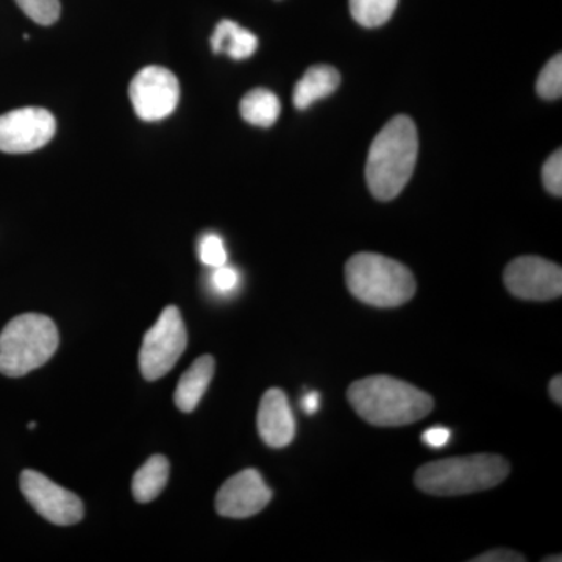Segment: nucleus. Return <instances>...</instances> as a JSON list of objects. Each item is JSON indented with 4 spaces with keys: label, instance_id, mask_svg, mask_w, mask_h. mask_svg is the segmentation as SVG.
Here are the masks:
<instances>
[{
    "label": "nucleus",
    "instance_id": "f257e3e1",
    "mask_svg": "<svg viewBox=\"0 0 562 562\" xmlns=\"http://www.w3.org/2000/svg\"><path fill=\"white\" fill-rule=\"evenodd\" d=\"M419 154V138L412 117L395 116L373 139L366 165V180L373 198H397L412 179Z\"/></svg>",
    "mask_w": 562,
    "mask_h": 562
},
{
    "label": "nucleus",
    "instance_id": "f03ea898",
    "mask_svg": "<svg viewBox=\"0 0 562 562\" xmlns=\"http://www.w3.org/2000/svg\"><path fill=\"white\" fill-rule=\"evenodd\" d=\"M347 398L355 412L375 427L416 424L435 406L427 392L387 375L366 376L351 383Z\"/></svg>",
    "mask_w": 562,
    "mask_h": 562
},
{
    "label": "nucleus",
    "instance_id": "7ed1b4c3",
    "mask_svg": "<svg viewBox=\"0 0 562 562\" xmlns=\"http://www.w3.org/2000/svg\"><path fill=\"white\" fill-rule=\"evenodd\" d=\"M509 471V462L501 454H469L422 465L414 483L425 494L454 497L492 490L505 482Z\"/></svg>",
    "mask_w": 562,
    "mask_h": 562
},
{
    "label": "nucleus",
    "instance_id": "20e7f679",
    "mask_svg": "<svg viewBox=\"0 0 562 562\" xmlns=\"http://www.w3.org/2000/svg\"><path fill=\"white\" fill-rule=\"evenodd\" d=\"M346 283L355 299L376 308H395L412 301L417 288L406 266L369 251L347 261Z\"/></svg>",
    "mask_w": 562,
    "mask_h": 562
},
{
    "label": "nucleus",
    "instance_id": "39448f33",
    "mask_svg": "<svg viewBox=\"0 0 562 562\" xmlns=\"http://www.w3.org/2000/svg\"><path fill=\"white\" fill-rule=\"evenodd\" d=\"M60 344L57 325L43 314L13 317L0 333V373L20 379L54 357Z\"/></svg>",
    "mask_w": 562,
    "mask_h": 562
},
{
    "label": "nucleus",
    "instance_id": "423d86ee",
    "mask_svg": "<svg viewBox=\"0 0 562 562\" xmlns=\"http://www.w3.org/2000/svg\"><path fill=\"white\" fill-rule=\"evenodd\" d=\"M188 346V333L177 306H166L160 319L146 333L139 350V368L147 382L171 372Z\"/></svg>",
    "mask_w": 562,
    "mask_h": 562
},
{
    "label": "nucleus",
    "instance_id": "0eeeda50",
    "mask_svg": "<svg viewBox=\"0 0 562 562\" xmlns=\"http://www.w3.org/2000/svg\"><path fill=\"white\" fill-rule=\"evenodd\" d=\"M128 94L139 120L161 121L171 116L179 105V79L161 66H147L133 77Z\"/></svg>",
    "mask_w": 562,
    "mask_h": 562
},
{
    "label": "nucleus",
    "instance_id": "6e6552de",
    "mask_svg": "<svg viewBox=\"0 0 562 562\" xmlns=\"http://www.w3.org/2000/svg\"><path fill=\"white\" fill-rule=\"evenodd\" d=\"M20 486L33 509L49 522L68 527L83 519L85 508L80 498L43 473L27 469L21 473Z\"/></svg>",
    "mask_w": 562,
    "mask_h": 562
},
{
    "label": "nucleus",
    "instance_id": "1a4fd4ad",
    "mask_svg": "<svg viewBox=\"0 0 562 562\" xmlns=\"http://www.w3.org/2000/svg\"><path fill=\"white\" fill-rule=\"evenodd\" d=\"M506 290L522 301L547 302L561 297L562 269L541 257H519L503 273Z\"/></svg>",
    "mask_w": 562,
    "mask_h": 562
},
{
    "label": "nucleus",
    "instance_id": "9d476101",
    "mask_svg": "<svg viewBox=\"0 0 562 562\" xmlns=\"http://www.w3.org/2000/svg\"><path fill=\"white\" fill-rule=\"evenodd\" d=\"M57 132L50 111L25 106L0 116V151L31 154L46 146Z\"/></svg>",
    "mask_w": 562,
    "mask_h": 562
},
{
    "label": "nucleus",
    "instance_id": "9b49d317",
    "mask_svg": "<svg viewBox=\"0 0 562 562\" xmlns=\"http://www.w3.org/2000/svg\"><path fill=\"white\" fill-rule=\"evenodd\" d=\"M271 498V487L261 473L246 469L222 484L216 495V512L228 519H247L262 512Z\"/></svg>",
    "mask_w": 562,
    "mask_h": 562
},
{
    "label": "nucleus",
    "instance_id": "f8f14e48",
    "mask_svg": "<svg viewBox=\"0 0 562 562\" xmlns=\"http://www.w3.org/2000/svg\"><path fill=\"white\" fill-rule=\"evenodd\" d=\"M258 431L266 446L272 449L290 446L294 441L295 419L290 401L283 391L272 387L262 395L258 409Z\"/></svg>",
    "mask_w": 562,
    "mask_h": 562
},
{
    "label": "nucleus",
    "instance_id": "ddd939ff",
    "mask_svg": "<svg viewBox=\"0 0 562 562\" xmlns=\"http://www.w3.org/2000/svg\"><path fill=\"white\" fill-rule=\"evenodd\" d=\"M214 369H216L214 358L211 355H203L181 375L176 390V405L180 412L191 413L198 408L213 380Z\"/></svg>",
    "mask_w": 562,
    "mask_h": 562
},
{
    "label": "nucleus",
    "instance_id": "4468645a",
    "mask_svg": "<svg viewBox=\"0 0 562 562\" xmlns=\"http://www.w3.org/2000/svg\"><path fill=\"white\" fill-rule=\"evenodd\" d=\"M339 85H341V74L338 70L327 65L313 66L295 85L294 95H292L295 109H310L314 102L331 95L338 90Z\"/></svg>",
    "mask_w": 562,
    "mask_h": 562
},
{
    "label": "nucleus",
    "instance_id": "2eb2a0df",
    "mask_svg": "<svg viewBox=\"0 0 562 562\" xmlns=\"http://www.w3.org/2000/svg\"><path fill=\"white\" fill-rule=\"evenodd\" d=\"M211 49L214 54H227L233 60H246L257 52L258 38L235 21L224 20L214 29Z\"/></svg>",
    "mask_w": 562,
    "mask_h": 562
},
{
    "label": "nucleus",
    "instance_id": "dca6fc26",
    "mask_svg": "<svg viewBox=\"0 0 562 562\" xmlns=\"http://www.w3.org/2000/svg\"><path fill=\"white\" fill-rule=\"evenodd\" d=\"M168 480L169 461L162 454H155L133 476V497L139 503H150L161 494Z\"/></svg>",
    "mask_w": 562,
    "mask_h": 562
},
{
    "label": "nucleus",
    "instance_id": "f3484780",
    "mask_svg": "<svg viewBox=\"0 0 562 562\" xmlns=\"http://www.w3.org/2000/svg\"><path fill=\"white\" fill-rule=\"evenodd\" d=\"M239 110L244 121L257 127L269 128L279 120L281 103L272 91L258 88L244 95Z\"/></svg>",
    "mask_w": 562,
    "mask_h": 562
},
{
    "label": "nucleus",
    "instance_id": "a211bd4d",
    "mask_svg": "<svg viewBox=\"0 0 562 562\" xmlns=\"http://www.w3.org/2000/svg\"><path fill=\"white\" fill-rule=\"evenodd\" d=\"M398 0H350V13L362 27L386 24L397 9Z\"/></svg>",
    "mask_w": 562,
    "mask_h": 562
},
{
    "label": "nucleus",
    "instance_id": "6ab92c4d",
    "mask_svg": "<svg viewBox=\"0 0 562 562\" xmlns=\"http://www.w3.org/2000/svg\"><path fill=\"white\" fill-rule=\"evenodd\" d=\"M536 90L546 101H557L562 95V57L557 55L539 74Z\"/></svg>",
    "mask_w": 562,
    "mask_h": 562
},
{
    "label": "nucleus",
    "instance_id": "aec40b11",
    "mask_svg": "<svg viewBox=\"0 0 562 562\" xmlns=\"http://www.w3.org/2000/svg\"><path fill=\"white\" fill-rule=\"evenodd\" d=\"M25 16L40 25H52L60 20V0H14Z\"/></svg>",
    "mask_w": 562,
    "mask_h": 562
},
{
    "label": "nucleus",
    "instance_id": "412c9836",
    "mask_svg": "<svg viewBox=\"0 0 562 562\" xmlns=\"http://www.w3.org/2000/svg\"><path fill=\"white\" fill-rule=\"evenodd\" d=\"M199 257L203 265L211 269L227 265L228 255L221 236L216 233L203 236L201 246H199Z\"/></svg>",
    "mask_w": 562,
    "mask_h": 562
},
{
    "label": "nucleus",
    "instance_id": "4be33fe9",
    "mask_svg": "<svg viewBox=\"0 0 562 562\" xmlns=\"http://www.w3.org/2000/svg\"><path fill=\"white\" fill-rule=\"evenodd\" d=\"M543 187L550 194L561 198L562 195V151L558 149L550 155L542 168Z\"/></svg>",
    "mask_w": 562,
    "mask_h": 562
},
{
    "label": "nucleus",
    "instance_id": "5701e85b",
    "mask_svg": "<svg viewBox=\"0 0 562 562\" xmlns=\"http://www.w3.org/2000/svg\"><path fill=\"white\" fill-rule=\"evenodd\" d=\"M211 284H213L214 291L220 292V294H231L238 288L239 272L227 265L214 268Z\"/></svg>",
    "mask_w": 562,
    "mask_h": 562
},
{
    "label": "nucleus",
    "instance_id": "b1692460",
    "mask_svg": "<svg viewBox=\"0 0 562 562\" xmlns=\"http://www.w3.org/2000/svg\"><path fill=\"white\" fill-rule=\"evenodd\" d=\"M472 562H524L527 561V558L524 554L514 552V550L508 549H497L491 550V552H486L480 554V557L473 558Z\"/></svg>",
    "mask_w": 562,
    "mask_h": 562
},
{
    "label": "nucleus",
    "instance_id": "393cba45",
    "mask_svg": "<svg viewBox=\"0 0 562 562\" xmlns=\"http://www.w3.org/2000/svg\"><path fill=\"white\" fill-rule=\"evenodd\" d=\"M450 438H452V432H450V430L442 427H435L424 432L422 441L427 443L428 447H432V449H442V447H446L447 443H449Z\"/></svg>",
    "mask_w": 562,
    "mask_h": 562
},
{
    "label": "nucleus",
    "instance_id": "a878e982",
    "mask_svg": "<svg viewBox=\"0 0 562 562\" xmlns=\"http://www.w3.org/2000/svg\"><path fill=\"white\" fill-rule=\"evenodd\" d=\"M321 408V395L317 394V392H310V394H306L305 397L302 398V409L308 416H313V414H316L319 412Z\"/></svg>",
    "mask_w": 562,
    "mask_h": 562
},
{
    "label": "nucleus",
    "instance_id": "bb28decb",
    "mask_svg": "<svg viewBox=\"0 0 562 562\" xmlns=\"http://www.w3.org/2000/svg\"><path fill=\"white\" fill-rule=\"evenodd\" d=\"M550 395H552L553 402L557 405H561L562 403V376L557 375L553 376L552 382H550Z\"/></svg>",
    "mask_w": 562,
    "mask_h": 562
},
{
    "label": "nucleus",
    "instance_id": "cd10ccee",
    "mask_svg": "<svg viewBox=\"0 0 562 562\" xmlns=\"http://www.w3.org/2000/svg\"><path fill=\"white\" fill-rule=\"evenodd\" d=\"M546 562H561L562 561V558H561V554H558V557H554V558H546V560H543Z\"/></svg>",
    "mask_w": 562,
    "mask_h": 562
},
{
    "label": "nucleus",
    "instance_id": "c85d7f7f",
    "mask_svg": "<svg viewBox=\"0 0 562 562\" xmlns=\"http://www.w3.org/2000/svg\"><path fill=\"white\" fill-rule=\"evenodd\" d=\"M35 427H36L35 422H32V424H31V425H29V428H35Z\"/></svg>",
    "mask_w": 562,
    "mask_h": 562
}]
</instances>
